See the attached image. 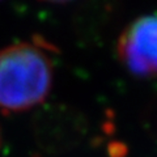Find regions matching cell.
Instances as JSON below:
<instances>
[{
  "label": "cell",
  "instance_id": "3957f363",
  "mask_svg": "<svg viewBox=\"0 0 157 157\" xmlns=\"http://www.w3.org/2000/svg\"><path fill=\"white\" fill-rule=\"evenodd\" d=\"M42 2H50V3H66L70 0H42Z\"/></svg>",
  "mask_w": 157,
  "mask_h": 157
},
{
  "label": "cell",
  "instance_id": "7a4b0ae2",
  "mask_svg": "<svg viewBox=\"0 0 157 157\" xmlns=\"http://www.w3.org/2000/svg\"><path fill=\"white\" fill-rule=\"evenodd\" d=\"M118 58L136 77H157V12L132 21L118 41Z\"/></svg>",
  "mask_w": 157,
  "mask_h": 157
},
{
  "label": "cell",
  "instance_id": "5b68a950",
  "mask_svg": "<svg viewBox=\"0 0 157 157\" xmlns=\"http://www.w3.org/2000/svg\"><path fill=\"white\" fill-rule=\"evenodd\" d=\"M0 2H2V0H0Z\"/></svg>",
  "mask_w": 157,
  "mask_h": 157
},
{
  "label": "cell",
  "instance_id": "6da1fadb",
  "mask_svg": "<svg viewBox=\"0 0 157 157\" xmlns=\"http://www.w3.org/2000/svg\"><path fill=\"white\" fill-rule=\"evenodd\" d=\"M54 70L37 43L18 42L0 50V109L20 113L42 104L52 86Z\"/></svg>",
  "mask_w": 157,
  "mask_h": 157
},
{
  "label": "cell",
  "instance_id": "277c9868",
  "mask_svg": "<svg viewBox=\"0 0 157 157\" xmlns=\"http://www.w3.org/2000/svg\"><path fill=\"white\" fill-rule=\"evenodd\" d=\"M0 145H2V131H0Z\"/></svg>",
  "mask_w": 157,
  "mask_h": 157
}]
</instances>
